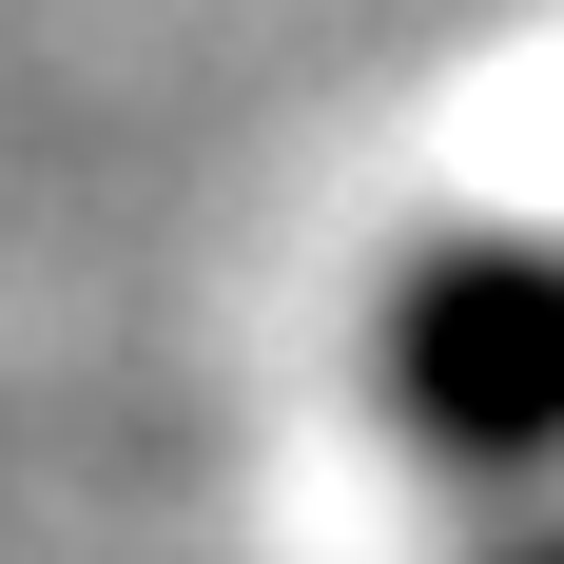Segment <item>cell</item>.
<instances>
[{
	"mask_svg": "<svg viewBox=\"0 0 564 564\" xmlns=\"http://www.w3.org/2000/svg\"><path fill=\"white\" fill-rule=\"evenodd\" d=\"M370 409L448 487H564V234H429L370 292Z\"/></svg>",
	"mask_w": 564,
	"mask_h": 564,
	"instance_id": "6da1fadb",
	"label": "cell"
},
{
	"mask_svg": "<svg viewBox=\"0 0 564 564\" xmlns=\"http://www.w3.org/2000/svg\"><path fill=\"white\" fill-rule=\"evenodd\" d=\"M507 564H564V525H525V545H507Z\"/></svg>",
	"mask_w": 564,
	"mask_h": 564,
	"instance_id": "7a4b0ae2",
	"label": "cell"
}]
</instances>
